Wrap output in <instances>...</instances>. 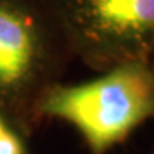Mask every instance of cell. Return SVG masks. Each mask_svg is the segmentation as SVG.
Segmentation results:
<instances>
[{
    "label": "cell",
    "instance_id": "cell-2",
    "mask_svg": "<svg viewBox=\"0 0 154 154\" xmlns=\"http://www.w3.org/2000/svg\"><path fill=\"white\" fill-rule=\"evenodd\" d=\"M69 47L57 10L42 0H0V114L37 104Z\"/></svg>",
    "mask_w": 154,
    "mask_h": 154
},
{
    "label": "cell",
    "instance_id": "cell-5",
    "mask_svg": "<svg viewBox=\"0 0 154 154\" xmlns=\"http://www.w3.org/2000/svg\"><path fill=\"white\" fill-rule=\"evenodd\" d=\"M147 63H149L150 66L154 69V47H153V50H151V53H150V56H149V60H147Z\"/></svg>",
    "mask_w": 154,
    "mask_h": 154
},
{
    "label": "cell",
    "instance_id": "cell-4",
    "mask_svg": "<svg viewBox=\"0 0 154 154\" xmlns=\"http://www.w3.org/2000/svg\"><path fill=\"white\" fill-rule=\"evenodd\" d=\"M0 154H26L22 140L9 127L0 133Z\"/></svg>",
    "mask_w": 154,
    "mask_h": 154
},
{
    "label": "cell",
    "instance_id": "cell-1",
    "mask_svg": "<svg viewBox=\"0 0 154 154\" xmlns=\"http://www.w3.org/2000/svg\"><path fill=\"white\" fill-rule=\"evenodd\" d=\"M37 113L72 123L93 154H103L154 114V69L147 61H124L91 82L56 83Z\"/></svg>",
    "mask_w": 154,
    "mask_h": 154
},
{
    "label": "cell",
    "instance_id": "cell-3",
    "mask_svg": "<svg viewBox=\"0 0 154 154\" xmlns=\"http://www.w3.org/2000/svg\"><path fill=\"white\" fill-rule=\"evenodd\" d=\"M69 47L109 70L147 61L154 47V0H61L56 5Z\"/></svg>",
    "mask_w": 154,
    "mask_h": 154
},
{
    "label": "cell",
    "instance_id": "cell-6",
    "mask_svg": "<svg viewBox=\"0 0 154 154\" xmlns=\"http://www.w3.org/2000/svg\"><path fill=\"white\" fill-rule=\"evenodd\" d=\"M6 127H7V124H6V121H5V119H3V116L0 114V133L5 130Z\"/></svg>",
    "mask_w": 154,
    "mask_h": 154
},
{
    "label": "cell",
    "instance_id": "cell-7",
    "mask_svg": "<svg viewBox=\"0 0 154 154\" xmlns=\"http://www.w3.org/2000/svg\"><path fill=\"white\" fill-rule=\"evenodd\" d=\"M42 2H46V3H49V5H53L56 7V5L59 3V2H61V0H42Z\"/></svg>",
    "mask_w": 154,
    "mask_h": 154
}]
</instances>
